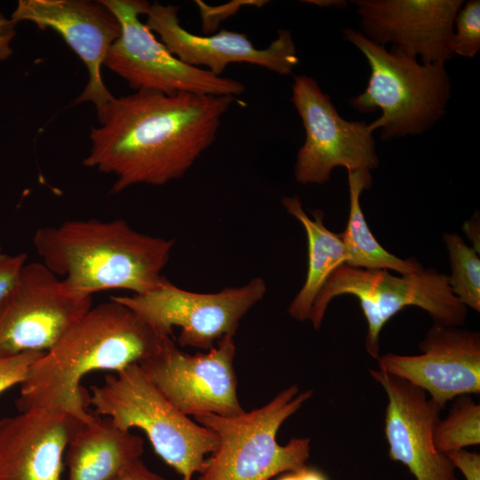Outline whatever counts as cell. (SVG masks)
<instances>
[{"label":"cell","mask_w":480,"mask_h":480,"mask_svg":"<svg viewBox=\"0 0 480 480\" xmlns=\"http://www.w3.org/2000/svg\"><path fill=\"white\" fill-rule=\"evenodd\" d=\"M267 3L268 1L260 0H238L213 7L200 0L196 1V4L199 8L202 16L203 30L205 33L216 30L222 20L234 15L243 6L252 5L260 7Z\"/></svg>","instance_id":"obj_26"},{"label":"cell","mask_w":480,"mask_h":480,"mask_svg":"<svg viewBox=\"0 0 480 480\" xmlns=\"http://www.w3.org/2000/svg\"><path fill=\"white\" fill-rule=\"evenodd\" d=\"M3 252V250H2V247H1V245H0V252Z\"/></svg>","instance_id":"obj_33"},{"label":"cell","mask_w":480,"mask_h":480,"mask_svg":"<svg viewBox=\"0 0 480 480\" xmlns=\"http://www.w3.org/2000/svg\"><path fill=\"white\" fill-rule=\"evenodd\" d=\"M144 442L107 417L84 422L66 449L68 480H112L129 462L140 459Z\"/></svg>","instance_id":"obj_19"},{"label":"cell","mask_w":480,"mask_h":480,"mask_svg":"<svg viewBox=\"0 0 480 480\" xmlns=\"http://www.w3.org/2000/svg\"><path fill=\"white\" fill-rule=\"evenodd\" d=\"M229 95L136 91L115 97L90 132L84 165L113 174L112 193L181 178L216 140Z\"/></svg>","instance_id":"obj_1"},{"label":"cell","mask_w":480,"mask_h":480,"mask_svg":"<svg viewBox=\"0 0 480 480\" xmlns=\"http://www.w3.org/2000/svg\"><path fill=\"white\" fill-rule=\"evenodd\" d=\"M343 294L354 295L359 300L368 325L365 348L375 359L380 356L383 326L405 307H419L434 323L447 326L462 325L467 316V307L452 293L448 276L434 268L394 276L388 269L343 264L329 276L312 305L308 320L316 329L321 327L330 301Z\"/></svg>","instance_id":"obj_7"},{"label":"cell","mask_w":480,"mask_h":480,"mask_svg":"<svg viewBox=\"0 0 480 480\" xmlns=\"http://www.w3.org/2000/svg\"><path fill=\"white\" fill-rule=\"evenodd\" d=\"M419 348L416 356H380L379 370L423 389L442 409L455 397L480 392L479 332L434 323Z\"/></svg>","instance_id":"obj_15"},{"label":"cell","mask_w":480,"mask_h":480,"mask_svg":"<svg viewBox=\"0 0 480 480\" xmlns=\"http://www.w3.org/2000/svg\"><path fill=\"white\" fill-rule=\"evenodd\" d=\"M266 291L260 277L212 293L187 291L165 279L148 292L112 298L131 308L158 336H172L177 326L180 346L209 350L222 337L235 336L241 319Z\"/></svg>","instance_id":"obj_9"},{"label":"cell","mask_w":480,"mask_h":480,"mask_svg":"<svg viewBox=\"0 0 480 480\" xmlns=\"http://www.w3.org/2000/svg\"><path fill=\"white\" fill-rule=\"evenodd\" d=\"M342 36L364 54L371 70L365 90L349 104L359 113L380 109L368 124L372 132L380 129L381 140L421 134L442 119L452 92L444 63H422L396 47L388 51L351 28Z\"/></svg>","instance_id":"obj_4"},{"label":"cell","mask_w":480,"mask_h":480,"mask_svg":"<svg viewBox=\"0 0 480 480\" xmlns=\"http://www.w3.org/2000/svg\"><path fill=\"white\" fill-rule=\"evenodd\" d=\"M282 204L289 214L300 222L308 238L306 280L288 308L293 319L305 321L308 320L312 305L329 276L339 266L347 264L348 256L339 233L331 231L324 225L321 211L314 212V219H311L296 196L283 197Z\"/></svg>","instance_id":"obj_20"},{"label":"cell","mask_w":480,"mask_h":480,"mask_svg":"<svg viewBox=\"0 0 480 480\" xmlns=\"http://www.w3.org/2000/svg\"><path fill=\"white\" fill-rule=\"evenodd\" d=\"M180 7L150 4L146 26L160 36L167 50L184 63L221 76L230 63H248L281 76L292 75L300 63L292 33L280 29L277 37L264 48H257L245 33L220 30L200 36L185 29L179 20Z\"/></svg>","instance_id":"obj_13"},{"label":"cell","mask_w":480,"mask_h":480,"mask_svg":"<svg viewBox=\"0 0 480 480\" xmlns=\"http://www.w3.org/2000/svg\"><path fill=\"white\" fill-rule=\"evenodd\" d=\"M84 423L60 409L32 408L0 420V480H61L63 457Z\"/></svg>","instance_id":"obj_18"},{"label":"cell","mask_w":480,"mask_h":480,"mask_svg":"<svg viewBox=\"0 0 480 480\" xmlns=\"http://www.w3.org/2000/svg\"><path fill=\"white\" fill-rule=\"evenodd\" d=\"M436 448L449 453L480 444V405L468 395L456 397L449 414L433 432Z\"/></svg>","instance_id":"obj_22"},{"label":"cell","mask_w":480,"mask_h":480,"mask_svg":"<svg viewBox=\"0 0 480 480\" xmlns=\"http://www.w3.org/2000/svg\"><path fill=\"white\" fill-rule=\"evenodd\" d=\"M452 274L448 284L452 293L466 307L480 311V259L457 234H444Z\"/></svg>","instance_id":"obj_23"},{"label":"cell","mask_w":480,"mask_h":480,"mask_svg":"<svg viewBox=\"0 0 480 480\" xmlns=\"http://www.w3.org/2000/svg\"><path fill=\"white\" fill-rule=\"evenodd\" d=\"M453 55L475 57L480 50V1L470 0L458 11L451 42Z\"/></svg>","instance_id":"obj_24"},{"label":"cell","mask_w":480,"mask_h":480,"mask_svg":"<svg viewBox=\"0 0 480 480\" xmlns=\"http://www.w3.org/2000/svg\"><path fill=\"white\" fill-rule=\"evenodd\" d=\"M27 259L28 255L25 252L17 254L0 252V302L16 284Z\"/></svg>","instance_id":"obj_27"},{"label":"cell","mask_w":480,"mask_h":480,"mask_svg":"<svg viewBox=\"0 0 480 480\" xmlns=\"http://www.w3.org/2000/svg\"><path fill=\"white\" fill-rule=\"evenodd\" d=\"M305 2L321 7H335L339 9H345L348 4L344 0H309Z\"/></svg>","instance_id":"obj_32"},{"label":"cell","mask_w":480,"mask_h":480,"mask_svg":"<svg viewBox=\"0 0 480 480\" xmlns=\"http://www.w3.org/2000/svg\"><path fill=\"white\" fill-rule=\"evenodd\" d=\"M455 468L466 480H480V455L465 449L447 453Z\"/></svg>","instance_id":"obj_28"},{"label":"cell","mask_w":480,"mask_h":480,"mask_svg":"<svg viewBox=\"0 0 480 480\" xmlns=\"http://www.w3.org/2000/svg\"><path fill=\"white\" fill-rule=\"evenodd\" d=\"M91 390L88 402L97 416L109 418L123 430H143L156 452L182 480L200 474L206 456L217 448L216 435L174 407L138 364L107 375Z\"/></svg>","instance_id":"obj_6"},{"label":"cell","mask_w":480,"mask_h":480,"mask_svg":"<svg viewBox=\"0 0 480 480\" xmlns=\"http://www.w3.org/2000/svg\"><path fill=\"white\" fill-rule=\"evenodd\" d=\"M296 480H328L319 470L307 466L294 471Z\"/></svg>","instance_id":"obj_31"},{"label":"cell","mask_w":480,"mask_h":480,"mask_svg":"<svg viewBox=\"0 0 480 480\" xmlns=\"http://www.w3.org/2000/svg\"><path fill=\"white\" fill-rule=\"evenodd\" d=\"M112 480H166L150 470L140 459L125 465Z\"/></svg>","instance_id":"obj_29"},{"label":"cell","mask_w":480,"mask_h":480,"mask_svg":"<svg viewBox=\"0 0 480 480\" xmlns=\"http://www.w3.org/2000/svg\"><path fill=\"white\" fill-rule=\"evenodd\" d=\"M349 216L347 227L339 233L348 260L346 265L364 269H391L400 275L417 272L422 266L414 260H403L388 252L373 236L360 206V196L372 183L371 170L348 172Z\"/></svg>","instance_id":"obj_21"},{"label":"cell","mask_w":480,"mask_h":480,"mask_svg":"<svg viewBox=\"0 0 480 480\" xmlns=\"http://www.w3.org/2000/svg\"><path fill=\"white\" fill-rule=\"evenodd\" d=\"M44 352L28 351L0 358V394L24 380L31 364Z\"/></svg>","instance_id":"obj_25"},{"label":"cell","mask_w":480,"mask_h":480,"mask_svg":"<svg viewBox=\"0 0 480 480\" xmlns=\"http://www.w3.org/2000/svg\"><path fill=\"white\" fill-rule=\"evenodd\" d=\"M363 34L372 42L391 44L422 63L453 57L451 42L462 0H353Z\"/></svg>","instance_id":"obj_16"},{"label":"cell","mask_w":480,"mask_h":480,"mask_svg":"<svg viewBox=\"0 0 480 480\" xmlns=\"http://www.w3.org/2000/svg\"><path fill=\"white\" fill-rule=\"evenodd\" d=\"M234 337H222L207 353L181 351L171 336H161L156 349L138 365L180 412L188 416H236L245 411L237 396Z\"/></svg>","instance_id":"obj_10"},{"label":"cell","mask_w":480,"mask_h":480,"mask_svg":"<svg viewBox=\"0 0 480 480\" xmlns=\"http://www.w3.org/2000/svg\"><path fill=\"white\" fill-rule=\"evenodd\" d=\"M15 25L0 12V60H6L12 52L11 42L15 36Z\"/></svg>","instance_id":"obj_30"},{"label":"cell","mask_w":480,"mask_h":480,"mask_svg":"<svg viewBox=\"0 0 480 480\" xmlns=\"http://www.w3.org/2000/svg\"><path fill=\"white\" fill-rule=\"evenodd\" d=\"M33 244L66 291L92 296L106 290L141 294L159 287L174 240L142 234L124 220L90 219L40 228Z\"/></svg>","instance_id":"obj_3"},{"label":"cell","mask_w":480,"mask_h":480,"mask_svg":"<svg viewBox=\"0 0 480 480\" xmlns=\"http://www.w3.org/2000/svg\"><path fill=\"white\" fill-rule=\"evenodd\" d=\"M11 20L31 21L41 29H53L64 39L88 71L87 84L75 102H92L100 117L114 98L100 71L121 35V24L112 12L100 0H20Z\"/></svg>","instance_id":"obj_14"},{"label":"cell","mask_w":480,"mask_h":480,"mask_svg":"<svg viewBox=\"0 0 480 480\" xmlns=\"http://www.w3.org/2000/svg\"><path fill=\"white\" fill-rule=\"evenodd\" d=\"M292 102L305 130V141L297 153L294 177L300 184H323L339 166L349 171L372 170L379 165L373 132L364 121L340 116L317 82L295 76Z\"/></svg>","instance_id":"obj_11"},{"label":"cell","mask_w":480,"mask_h":480,"mask_svg":"<svg viewBox=\"0 0 480 480\" xmlns=\"http://www.w3.org/2000/svg\"><path fill=\"white\" fill-rule=\"evenodd\" d=\"M388 396L384 433L388 455L404 464L416 480H460L447 454L435 445L433 432L442 408L408 381L371 369Z\"/></svg>","instance_id":"obj_17"},{"label":"cell","mask_w":480,"mask_h":480,"mask_svg":"<svg viewBox=\"0 0 480 480\" xmlns=\"http://www.w3.org/2000/svg\"><path fill=\"white\" fill-rule=\"evenodd\" d=\"M312 395V389L300 391L297 385H292L262 407L240 415L194 416L195 421L218 438L217 448L206 459L197 480H269L306 467L310 440L292 438L281 445L276 435Z\"/></svg>","instance_id":"obj_5"},{"label":"cell","mask_w":480,"mask_h":480,"mask_svg":"<svg viewBox=\"0 0 480 480\" xmlns=\"http://www.w3.org/2000/svg\"><path fill=\"white\" fill-rule=\"evenodd\" d=\"M159 339L136 313L110 297L92 307L31 364L17 409H60L89 422L96 415L86 410L82 379L93 371L116 372L138 364L156 349Z\"/></svg>","instance_id":"obj_2"},{"label":"cell","mask_w":480,"mask_h":480,"mask_svg":"<svg viewBox=\"0 0 480 480\" xmlns=\"http://www.w3.org/2000/svg\"><path fill=\"white\" fill-rule=\"evenodd\" d=\"M92 307L91 295L66 291L42 262L26 263L0 302V358L49 350Z\"/></svg>","instance_id":"obj_12"},{"label":"cell","mask_w":480,"mask_h":480,"mask_svg":"<svg viewBox=\"0 0 480 480\" xmlns=\"http://www.w3.org/2000/svg\"><path fill=\"white\" fill-rule=\"evenodd\" d=\"M117 18L121 35L111 45L104 65L136 91L167 95L192 93L237 97L244 85L231 78L180 60L153 35L140 16L149 3L141 0H100Z\"/></svg>","instance_id":"obj_8"}]
</instances>
